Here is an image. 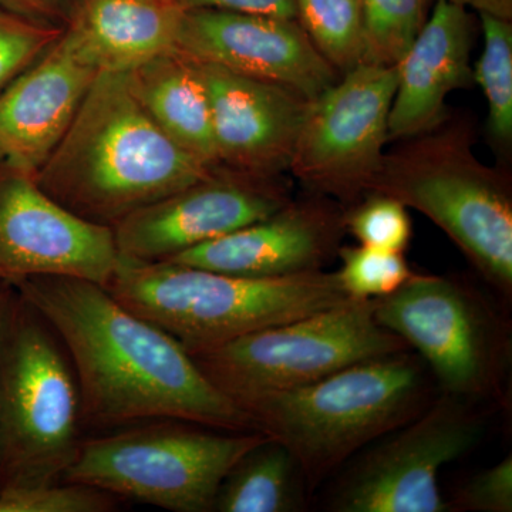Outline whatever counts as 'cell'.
<instances>
[{
	"label": "cell",
	"mask_w": 512,
	"mask_h": 512,
	"mask_svg": "<svg viewBox=\"0 0 512 512\" xmlns=\"http://www.w3.org/2000/svg\"><path fill=\"white\" fill-rule=\"evenodd\" d=\"M177 49L197 62L288 87L308 100L340 77L298 20L262 13L185 10Z\"/></svg>",
	"instance_id": "obj_14"
},
{
	"label": "cell",
	"mask_w": 512,
	"mask_h": 512,
	"mask_svg": "<svg viewBox=\"0 0 512 512\" xmlns=\"http://www.w3.org/2000/svg\"><path fill=\"white\" fill-rule=\"evenodd\" d=\"M473 23L468 9L437 0L429 20L397 67L389 140H407L441 126L446 100L473 82Z\"/></svg>",
	"instance_id": "obj_18"
},
{
	"label": "cell",
	"mask_w": 512,
	"mask_h": 512,
	"mask_svg": "<svg viewBox=\"0 0 512 512\" xmlns=\"http://www.w3.org/2000/svg\"><path fill=\"white\" fill-rule=\"evenodd\" d=\"M72 359L82 421L99 429L175 420L251 433L252 417L201 372L163 329L121 305L104 286L70 276L12 285Z\"/></svg>",
	"instance_id": "obj_1"
},
{
	"label": "cell",
	"mask_w": 512,
	"mask_h": 512,
	"mask_svg": "<svg viewBox=\"0 0 512 512\" xmlns=\"http://www.w3.org/2000/svg\"><path fill=\"white\" fill-rule=\"evenodd\" d=\"M80 0H0V8L47 25L66 28Z\"/></svg>",
	"instance_id": "obj_30"
},
{
	"label": "cell",
	"mask_w": 512,
	"mask_h": 512,
	"mask_svg": "<svg viewBox=\"0 0 512 512\" xmlns=\"http://www.w3.org/2000/svg\"><path fill=\"white\" fill-rule=\"evenodd\" d=\"M104 288L131 312L173 336L191 356L350 299L336 272L245 278L121 256Z\"/></svg>",
	"instance_id": "obj_4"
},
{
	"label": "cell",
	"mask_w": 512,
	"mask_h": 512,
	"mask_svg": "<svg viewBox=\"0 0 512 512\" xmlns=\"http://www.w3.org/2000/svg\"><path fill=\"white\" fill-rule=\"evenodd\" d=\"M450 504L453 512H511V453L497 466L481 471L461 485Z\"/></svg>",
	"instance_id": "obj_29"
},
{
	"label": "cell",
	"mask_w": 512,
	"mask_h": 512,
	"mask_svg": "<svg viewBox=\"0 0 512 512\" xmlns=\"http://www.w3.org/2000/svg\"><path fill=\"white\" fill-rule=\"evenodd\" d=\"M386 153L369 192L421 212L504 301L512 298V195L504 174L473 151L463 127L441 126Z\"/></svg>",
	"instance_id": "obj_5"
},
{
	"label": "cell",
	"mask_w": 512,
	"mask_h": 512,
	"mask_svg": "<svg viewBox=\"0 0 512 512\" xmlns=\"http://www.w3.org/2000/svg\"><path fill=\"white\" fill-rule=\"evenodd\" d=\"M345 232V210L315 195L168 261L245 278L309 274L338 254Z\"/></svg>",
	"instance_id": "obj_15"
},
{
	"label": "cell",
	"mask_w": 512,
	"mask_h": 512,
	"mask_svg": "<svg viewBox=\"0 0 512 512\" xmlns=\"http://www.w3.org/2000/svg\"><path fill=\"white\" fill-rule=\"evenodd\" d=\"M345 228L359 245L403 252L412 239V220L406 205L389 195L369 192L362 201L345 210Z\"/></svg>",
	"instance_id": "obj_27"
},
{
	"label": "cell",
	"mask_w": 512,
	"mask_h": 512,
	"mask_svg": "<svg viewBox=\"0 0 512 512\" xmlns=\"http://www.w3.org/2000/svg\"><path fill=\"white\" fill-rule=\"evenodd\" d=\"M305 477L279 441L265 437L247 451L222 481L214 511L295 512L305 505Z\"/></svg>",
	"instance_id": "obj_21"
},
{
	"label": "cell",
	"mask_w": 512,
	"mask_h": 512,
	"mask_svg": "<svg viewBox=\"0 0 512 512\" xmlns=\"http://www.w3.org/2000/svg\"><path fill=\"white\" fill-rule=\"evenodd\" d=\"M63 33L64 28L59 26L36 22L0 8V93L45 55Z\"/></svg>",
	"instance_id": "obj_28"
},
{
	"label": "cell",
	"mask_w": 512,
	"mask_h": 512,
	"mask_svg": "<svg viewBox=\"0 0 512 512\" xmlns=\"http://www.w3.org/2000/svg\"><path fill=\"white\" fill-rule=\"evenodd\" d=\"M218 431L164 420L82 440L63 480L164 510L214 511L228 471L266 437L259 431Z\"/></svg>",
	"instance_id": "obj_7"
},
{
	"label": "cell",
	"mask_w": 512,
	"mask_h": 512,
	"mask_svg": "<svg viewBox=\"0 0 512 512\" xmlns=\"http://www.w3.org/2000/svg\"><path fill=\"white\" fill-rule=\"evenodd\" d=\"M466 9H474L477 13H490L507 20L512 19V0H450Z\"/></svg>",
	"instance_id": "obj_32"
},
{
	"label": "cell",
	"mask_w": 512,
	"mask_h": 512,
	"mask_svg": "<svg viewBox=\"0 0 512 512\" xmlns=\"http://www.w3.org/2000/svg\"><path fill=\"white\" fill-rule=\"evenodd\" d=\"M396 66L360 63L309 101L289 170L303 187L340 204L369 194L389 141Z\"/></svg>",
	"instance_id": "obj_10"
},
{
	"label": "cell",
	"mask_w": 512,
	"mask_h": 512,
	"mask_svg": "<svg viewBox=\"0 0 512 512\" xmlns=\"http://www.w3.org/2000/svg\"><path fill=\"white\" fill-rule=\"evenodd\" d=\"M470 404L443 393L416 419L382 437L340 481L330 510L453 512L439 474L483 434V420Z\"/></svg>",
	"instance_id": "obj_11"
},
{
	"label": "cell",
	"mask_w": 512,
	"mask_h": 512,
	"mask_svg": "<svg viewBox=\"0 0 512 512\" xmlns=\"http://www.w3.org/2000/svg\"><path fill=\"white\" fill-rule=\"evenodd\" d=\"M80 421L76 377L55 332L13 288L0 367V488L63 480Z\"/></svg>",
	"instance_id": "obj_6"
},
{
	"label": "cell",
	"mask_w": 512,
	"mask_h": 512,
	"mask_svg": "<svg viewBox=\"0 0 512 512\" xmlns=\"http://www.w3.org/2000/svg\"><path fill=\"white\" fill-rule=\"evenodd\" d=\"M484 47L473 70L488 103V127L498 144L512 138V25L511 20L478 13Z\"/></svg>",
	"instance_id": "obj_23"
},
{
	"label": "cell",
	"mask_w": 512,
	"mask_h": 512,
	"mask_svg": "<svg viewBox=\"0 0 512 512\" xmlns=\"http://www.w3.org/2000/svg\"><path fill=\"white\" fill-rule=\"evenodd\" d=\"M128 82L151 120L185 153L207 167H221L210 100L200 67L178 49L127 72Z\"/></svg>",
	"instance_id": "obj_20"
},
{
	"label": "cell",
	"mask_w": 512,
	"mask_h": 512,
	"mask_svg": "<svg viewBox=\"0 0 512 512\" xmlns=\"http://www.w3.org/2000/svg\"><path fill=\"white\" fill-rule=\"evenodd\" d=\"M437 0H363V63L396 66L426 25Z\"/></svg>",
	"instance_id": "obj_24"
},
{
	"label": "cell",
	"mask_w": 512,
	"mask_h": 512,
	"mask_svg": "<svg viewBox=\"0 0 512 512\" xmlns=\"http://www.w3.org/2000/svg\"><path fill=\"white\" fill-rule=\"evenodd\" d=\"M13 295V286L0 282V367H2V345L3 333H5L6 316H8V309L10 299Z\"/></svg>",
	"instance_id": "obj_33"
},
{
	"label": "cell",
	"mask_w": 512,
	"mask_h": 512,
	"mask_svg": "<svg viewBox=\"0 0 512 512\" xmlns=\"http://www.w3.org/2000/svg\"><path fill=\"white\" fill-rule=\"evenodd\" d=\"M100 70L63 36L0 93V167L35 177L69 130Z\"/></svg>",
	"instance_id": "obj_17"
},
{
	"label": "cell",
	"mask_w": 512,
	"mask_h": 512,
	"mask_svg": "<svg viewBox=\"0 0 512 512\" xmlns=\"http://www.w3.org/2000/svg\"><path fill=\"white\" fill-rule=\"evenodd\" d=\"M292 201L278 178L217 167L207 177L128 215L113 228L121 258L168 261L269 217Z\"/></svg>",
	"instance_id": "obj_12"
},
{
	"label": "cell",
	"mask_w": 512,
	"mask_h": 512,
	"mask_svg": "<svg viewBox=\"0 0 512 512\" xmlns=\"http://www.w3.org/2000/svg\"><path fill=\"white\" fill-rule=\"evenodd\" d=\"M376 299L349 301L192 356L238 404L318 382L363 360L409 349L377 322Z\"/></svg>",
	"instance_id": "obj_9"
},
{
	"label": "cell",
	"mask_w": 512,
	"mask_h": 512,
	"mask_svg": "<svg viewBox=\"0 0 512 512\" xmlns=\"http://www.w3.org/2000/svg\"><path fill=\"white\" fill-rule=\"evenodd\" d=\"M429 396L426 369L407 349L239 406L259 433L288 448L312 493L357 451L416 419Z\"/></svg>",
	"instance_id": "obj_3"
},
{
	"label": "cell",
	"mask_w": 512,
	"mask_h": 512,
	"mask_svg": "<svg viewBox=\"0 0 512 512\" xmlns=\"http://www.w3.org/2000/svg\"><path fill=\"white\" fill-rule=\"evenodd\" d=\"M117 505L113 494L73 481L0 488V512H110Z\"/></svg>",
	"instance_id": "obj_26"
},
{
	"label": "cell",
	"mask_w": 512,
	"mask_h": 512,
	"mask_svg": "<svg viewBox=\"0 0 512 512\" xmlns=\"http://www.w3.org/2000/svg\"><path fill=\"white\" fill-rule=\"evenodd\" d=\"M377 322L417 350L441 392L507 403L511 328L476 288L450 276L414 274L376 299Z\"/></svg>",
	"instance_id": "obj_8"
},
{
	"label": "cell",
	"mask_w": 512,
	"mask_h": 512,
	"mask_svg": "<svg viewBox=\"0 0 512 512\" xmlns=\"http://www.w3.org/2000/svg\"><path fill=\"white\" fill-rule=\"evenodd\" d=\"M184 10L220 9L296 19V0H177Z\"/></svg>",
	"instance_id": "obj_31"
},
{
	"label": "cell",
	"mask_w": 512,
	"mask_h": 512,
	"mask_svg": "<svg viewBox=\"0 0 512 512\" xmlns=\"http://www.w3.org/2000/svg\"><path fill=\"white\" fill-rule=\"evenodd\" d=\"M177 0H80L64 28L100 72L127 73L177 49Z\"/></svg>",
	"instance_id": "obj_19"
},
{
	"label": "cell",
	"mask_w": 512,
	"mask_h": 512,
	"mask_svg": "<svg viewBox=\"0 0 512 512\" xmlns=\"http://www.w3.org/2000/svg\"><path fill=\"white\" fill-rule=\"evenodd\" d=\"M212 170L165 136L127 73L100 72L35 180L67 211L113 228Z\"/></svg>",
	"instance_id": "obj_2"
},
{
	"label": "cell",
	"mask_w": 512,
	"mask_h": 512,
	"mask_svg": "<svg viewBox=\"0 0 512 512\" xmlns=\"http://www.w3.org/2000/svg\"><path fill=\"white\" fill-rule=\"evenodd\" d=\"M197 63L210 100L220 165L265 178L288 171L311 100L279 84Z\"/></svg>",
	"instance_id": "obj_16"
},
{
	"label": "cell",
	"mask_w": 512,
	"mask_h": 512,
	"mask_svg": "<svg viewBox=\"0 0 512 512\" xmlns=\"http://www.w3.org/2000/svg\"><path fill=\"white\" fill-rule=\"evenodd\" d=\"M119 261L113 229L67 211L32 175L0 167V282L70 276L104 286Z\"/></svg>",
	"instance_id": "obj_13"
},
{
	"label": "cell",
	"mask_w": 512,
	"mask_h": 512,
	"mask_svg": "<svg viewBox=\"0 0 512 512\" xmlns=\"http://www.w3.org/2000/svg\"><path fill=\"white\" fill-rule=\"evenodd\" d=\"M296 20L340 76L363 63V0H296Z\"/></svg>",
	"instance_id": "obj_22"
},
{
	"label": "cell",
	"mask_w": 512,
	"mask_h": 512,
	"mask_svg": "<svg viewBox=\"0 0 512 512\" xmlns=\"http://www.w3.org/2000/svg\"><path fill=\"white\" fill-rule=\"evenodd\" d=\"M338 256L340 269L336 276L339 284L350 299L357 301L386 298L414 275L403 252L357 245L340 247Z\"/></svg>",
	"instance_id": "obj_25"
}]
</instances>
